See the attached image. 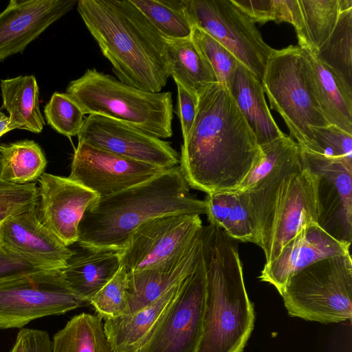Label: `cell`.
<instances>
[{"instance_id": "1", "label": "cell", "mask_w": 352, "mask_h": 352, "mask_svg": "<svg viewBox=\"0 0 352 352\" xmlns=\"http://www.w3.org/2000/svg\"><path fill=\"white\" fill-rule=\"evenodd\" d=\"M194 124L181 146L179 167L189 187L207 195L234 192L262 156L229 90L216 82L197 96Z\"/></svg>"}, {"instance_id": "2", "label": "cell", "mask_w": 352, "mask_h": 352, "mask_svg": "<svg viewBox=\"0 0 352 352\" xmlns=\"http://www.w3.org/2000/svg\"><path fill=\"white\" fill-rule=\"evenodd\" d=\"M77 10L118 80L161 92L170 76L166 39L130 0H79Z\"/></svg>"}, {"instance_id": "3", "label": "cell", "mask_w": 352, "mask_h": 352, "mask_svg": "<svg viewBox=\"0 0 352 352\" xmlns=\"http://www.w3.org/2000/svg\"><path fill=\"white\" fill-rule=\"evenodd\" d=\"M179 166L108 197L85 212L77 243L83 249L122 251L134 232L154 218L206 214V203L190 195Z\"/></svg>"}, {"instance_id": "4", "label": "cell", "mask_w": 352, "mask_h": 352, "mask_svg": "<svg viewBox=\"0 0 352 352\" xmlns=\"http://www.w3.org/2000/svg\"><path fill=\"white\" fill-rule=\"evenodd\" d=\"M206 271L203 334L197 352H243L254 324L235 240L219 227L204 226Z\"/></svg>"}, {"instance_id": "5", "label": "cell", "mask_w": 352, "mask_h": 352, "mask_svg": "<svg viewBox=\"0 0 352 352\" xmlns=\"http://www.w3.org/2000/svg\"><path fill=\"white\" fill-rule=\"evenodd\" d=\"M246 193L265 263L304 228L317 223L316 177L302 161L274 168Z\"/></svg>"}, {"instance_id": "6", "label": "cell", "mask_w": 352, "mask_h": 352, "mask_svg": "<svg viewBox=\"0 0 352 352\" xmlns=\"http://www.w3.org/2000/svg\"><path fill=\"white\" fill-rule=\"evenodd\" d=\"M65 94L85 115L112 118L161 139L173 135L170 91H143L96 69H87L69 82Z\"/></svg>"}, {"instance_id": "7", "label": "cell", "mask_w": 352, "mask_h": 352, "mask_svg": "<svg viewBox=\"0 0 352 352\" xmlns=\"http://www.w3.org/2000/svg\"><path fill=\"white\" fill-rule=\"evenodd\" d=\"M261 85L271 108L283 118L290 136L301 149L309 151L311 128L330 124L314 95L302 49L298 45L274 49L267 59Z\"/></svg>"}, {"instance_id": "8", "label": "cell", "mask_w": 352, "mask_h": 352, "mask_svg": "<svg viewBox=\"0 0 352 352\" xmlns=\"http://www.w3.org/2000/svg\"><path fill=\"white\" fill-rule=\"evenodd\" d=\"M281 296L292 317L322 324L351 321L350 252L318 261L293 274Z\"/></svg>"}, {"instance_id": "9", "label": "cell", "mask_w": 352, "mask_h": 352, "mask_svg": "<svg viewBox=\"0 0 352 352\" xmlns=\"http://www.w3.org/2000/svg\"><path fill=\"white\" fill-rule=\"evenodd\" d=\"M186 8L192 25L219 41L261 82L274 49L247 14L232 0H187Z\"/></svg>"}, {"instance_id": "10", "label": "cell", "mask_w": 352, "mask_h": 352, "mask_svg": "<svg viewBox=\"0 0 352 352\" xmlns=\"http://www.w3.org/2000/svg\"><path fill=\"white\" fill-rule=\"evenodd\" d=\"M87 305L67 286L61 270H43L0 284V329Z\"/></svg>"}, {"instance_id": "11", "label": "cell", "mask_w": 352, "mask_h": 352, "mask_svg": "<svg viewBox=\"0 0 352 352\" xmlns=\"http://www.w3.org/2000/svg\"><path fill=\"white\" fill-rule=\"evenodd\" d=\"M205 297L206 271L201 252L195 268L184 280L176 297L135 352H197L203 334Z\"/></svg>"}, {"instance_id": "12", "label": "cell", "mask_w": 352, "mask_h": 352, "mask_svg": "<svg viewBox=\"0 0 352 352\" xmlns=\"http://www.w3.org/2000/svg\"><path fill=\"white\" fill-rule=\"evenodd\" d=\"M303 165L315 176L317 224L337 241H352V165L305 151Z\"/></svg>"}, {"instance_id": "13", "label": "cell", "mask_w": 352, "mask_h": 352, "mask_svg": "<svg viewBox=\"0 0 352 352\" xmlns=\"http://www.w3.org/2000/svg\"><path fill=\"white\" fill-rule=\"evenodd\" d=\"M203 227L200 215H164L142 224L119 252L121 265L135 272L162 264L178 254Z\"/></svg>"}, {"instance_id": "14", "label": "cell", "mask_w": 352, "mask_h": 352, "mask_svg": "<svg viewBox=\"0 0 352 352\" xmlns=\"http://www.w3.org/2000/svg\"><path fill=\"white\" fill-rule=\"evenodd\" d=\"M77 136L78 141L164 169L179 163L180 155L170 142L126 123L102 116L86 117Z\"/></svg>"}, {"instance_id": "15", "label": "cell", "mask_w": 352, "mask_h": 352, "mask_svg": "<svg viewBox=\"0 0 352 352\" xmlns=\"http://www.w3.org/2000/svg\"><path fill=\"white\" fill-rule=\"evenodd\" d=\"M164 170L78 141L68 177L102 198L146 182Z\"/></svg>"}, {"instance_id": "16", "label": "cell", "mask_w": 352, "mask_h": 352, "mask_svg": "<svg viewBox=\"0 0 352 352\" xmlns=\"http://www.w3.org/2000/svg\"><path fill=\"white\" fill-rule=\"evenodd\" d=\"M38 182L40 221L66 246L77 243L83 214L99 196L69 177L43 173Z\"/></svg>"}, {"instance_id": "17", "label": "cell", "mask_w": 352, "mask_h": 352, "mask_svg": "<svg viewBox=\"0 0 352 352\" xmlns=\"http://www.w3.org/2000/svg\"><path fill=\"white\" fill-rule=\"evenodd\" d=\"M38 203L13 214L0 226V245L47 270H62L75 254L38 216Z\"/></svg>"}, {"instance_id": "18", "label": "cell", "mask_w": 352, "mask_h": 352, "mask_svg": "<svg viewBox=\"0 0 352 352\" xmlns=\"http://www.w3.org/2000/svg\"><path fill=\"white\" fill-rule=\"evenodd\" d=\"M76 0H11L0 13V61L23 52L48 27L69 12Z\"/></svg>"}, {"instance_id": "19", "label": "cell", "mask_w": 352, "mask_h": 352, "mask_svg": "<svg viewBox=\"0 0 352 352\" xmlns=\"http://www.w3.org/2000/svg\"><path fill=\"white\" fill-rule=\"evenodd\" d=\"M204 239V226L192 241L171 259L157 266L127 273V315L151 305L182 283L195 268Z\"/></svg>"}, {"instance_id": "20", "label": "cell", "mask_w": 352, "mask_h": 352, "mask_svg": "<svg viewBox=\"0 0 352 352\" xmlns=\"http://www.w3.org/2000/svg\"><path fill=\"white\" fill-rule=\"evenodd\" d=\"M350 246L317 223L309 224L285 244L274 260L265 264L259 278L272 285L281 296L293 274L318 261L349 253Z\"/></svg>"}, {"instance_id": "21", "label": "cell", "mask_w": 352, "mask_h": 352, "mask_svg": "<svg viewBox=\"0 0 352 352\" xmlns=\"http://www.w3.org/2000/svg\"><path fill=\"white\" fill-rule=\"evenodd\" d=\"M302 51L314 95L325 119L329 124L352 134V88L315 54Z\"/></svg>"}, {"instance_id": "22", "label": "cell", "mask_w": 352, "mask_h": 352, "mask_svg": "<svg viewBox=\"0 0 352 352\" xmlns=\"http://www.w3.org/2000/svg\"><path fill=\"white\" fill-rule=\"evenodd\" d=\"M228 90L259 146L285 134L270 111L261 82L241 63L234 73Z\"/></svg>"}, {"instance_id": "23", "label": "cell", "mask_w": 352, "mask_h": 352, "mask_svg": "<svg viewBox=\"0 0 352 352\" xmlns=\"http://www.w3.org/2000/svg\"><path fill=\"white\" fill-rule=\"evenodd\" d=\"M61 270L72 292L89 305L90 300L114 276L121 266L118 252L84 249Z\"/></svg>"}, {"instance_id": "24", "label": "cell", "mask_w": 352, "mask_h": 352, "mask_svg": "<svg viewBox=\"0 0 352 352\" xmlns=\"http://www.w3.org/2000/svg\"><path fill=\"white\" fill-rule=\"evenodd\" d=\"M183 281L135 314L105 320L104 331L115 352H135L142 345L176 297Z\"/></svg>"}, {"instance_id": "25", "label": "cell", "mask_w": 352, "mask_h": 352, "mask_svg": "<svg viewBox=\"0 0 352 352\" xmlns=\"http://www.w3.org/2000/svg\"><path fill=\"white\" fill-rule=\"evenodd\" d=\"M206 214L210 224L221 228L235 241L259 246L260 236L245 192H220L207 195Z\"/></svg>"}, {"instance_id": "26", "label": "cell", "mask_w": 352, "mask_h": 352, "mask_svg": "<svg viewBox=\"0 0 352 352\" xmlns=\"http://www.w3.org/2000/svg\"><path fill=\"white\" fill-rule=\"evenodd\" d=\"M294 25L298 46L316 54L333 32L340 14L352 8V0H297Z\"/></svg>"}, {"instance_id": "27", "label": "cell", "mask_w": 352, "mask_h": 352, "mask_svg": "<svg viewBox=\"0 0 352 352\" xmlns=\"http://www.w3.org/2000/svg\"><path fill=\"white\" fill-rule=\"evenodd\" d=\"M0 87L2 107L9 113L10 130L41 133L45 124L39 107V87L35 76L1 80Z\"/></svg>"}, {"instance_id": "28", "label": "cell", "mask_w": 352, "mask_h": 352, "mask_svg": "<svg viewBox=\"0 0 352 352\" xmlns=\"http://www.w3.org/2000/svg\"><path fill=\"white\" fill-rule=\"evenodd\" d=\"M166 42L170 75L175 82L197 96L207 86L219 82L191 36Z\"/></svg>"}, {"instance_id": "29", "label": "cell", "mask_w": 352, "mask_h": 352, "mask_svg": "<svg viewBox=\"0 0 352 352\" xmlns=\"http://www.w3.org/2000/svg\"><path fill=\"white\" fill-rule=\"evenodd\" d=\"M102 320L87 313L74 316L53 336L52 352H115Z\"/></svg>"}, {"instance_id": "30", "label": "cell", "mask_w": 352, "mask_h": 352, "mask_svg": "<svg viewBox=\"0 0 352 352\" xmlns=\"http://www.w3.org/2000/svg\"><path fill=\"white\" fill-rule=\"evenodd\" d=\"M47 166L38 143L23 140L0 144V179L23 184L38 179Z\"/></svg>"}, {"instance_id": "31", "label": "cell", "mask_w": 352, "mask_h": 352, "mask_svg": "<svg viewBox=\"0 0 352 352\" xmlns=\"http://www.w3.org/2000/svg\"><path fill=\"white\" fill-rule=\"evenodd\" d=\"M166 40L191 36L192 24L187 0H130Z\"/></svg>"}, {"instance_id": "32", "label": "cell", "mask_w": 352, "mask_h": 352, "mask_svg": "<svg viewBox=\"0 0 352 352\" xmlns=\"http://www.w3.org/2000/svg\"><path fill=\"white\" fill-rule=\"evenodd\" d=\"M315 54L352 88V8L341 12L333 32Z\"/></svg>"}, {"instance_id": "33", "label": "cell", "mask_w": 352, "mask_h": 352, "mask_svg": "<svg viewBox=\"0 0 352 352\" xmlns=\"http://www.w3.org/2000/svg\"><path fill=\"white\" fill-rule=\"evenodd\" d=\"M191 38L211 66L218 82L228 89L241 63L219 41L196 25H192Z\"/></svg>"}, {"instance_id": "34", "label": "cell", "mask_w": 352, "mask_h": 352, "mask_svg": "<svg viewBox=\"0 0 352 352\" xmlns=\"http://www.w3.org/2000/svg\"><path fill=\"white\" fill-rule=\"evenodd\" d=\"M260 147L262 151L261 159L236 191L242 192L250 189L274 167L300 148L297 142L286 134Z\"/></svg>"}, {"instance_id": "35", "label": "cell", "mask_w": 352, "mask_h": 352, "mask_svg": "<svg viewBox=\"0 0 352 352\" xmlns=\"http://www.w3.org/2000/svg\"><path fill=\"white\" fill-rule=\"evenodd\" d=\"M44 113L47 124L69 138L78 135L84 124L82 111L65 94L54 92Z\"/></svg>"}, {"instance_id": "36", "label": "cell", "mask_w": 352, "mask_h": 352, "mask_svg": "<svg viewBox=\"0 0 352 352\" xmlns=\"http://www.w3.org/2000/svg\"><path fill=\"white\" fill-rule=\"evenodd\" d=\"M126 288L127 272L121 265L114 276L90 300L89 305L104 320L127 315Z\"/></svg>"}, {"instance_id": "37", "label": "cell", "mask_w": 352, "mask_h": 352, "mask_svg": "<svg viewBox=\"0 0 352 352\" xmlns=\"http://www.w3.org/2000/svg\"><path fill=\"white\" fill-rule=\"evenodd\" d=\"M311 146L309 151H305L342 160L352 165V134L331 124L311 127Z\"/></svg>"}, {"instance_id": "38", "label": "cell", "mask_w": 352, "mask_h": 352, "mask_svg": "<svg viewBox=\"0 0 352 352\" xmlns=\"http://www.w3.org/2000/svg\"><path fill=\"white\" fill-rule=\"evenodd\" d=\"M254 23H294L297 0H232Z\"/></svg>"}, {"instance_id": "39", "label": "cell", "mask_w": 352, "mask_h": 352, "mask_svg": "<svg viewBox=\"0 0 352 352\" xmlns=\"http://www.w3.org/2000/svg\"><path fill=\"white\" fill-rule=\"evenodd\" d=\"M38 201L36 183L18 184L0 179V226L10 217Z\"/></svg>"}, {"instance_id": "40", "label": "cell", "mask_w": 352, "mask_h": 352, "mask_svg": "<svg viewBox=\"0 0 352 352\" xmlns=\"http://www.w3.org/2000/svg\"><path fill=\"white\" fill-rule=\"evenodd\" d=\"M43 270L0 245V284Z\"/></svg>"}, {"instance_id": "41", "label": "cell", "mask_w": 352, "mask_h": 352, "mask_svg": "<svg viewBox=\"0 0 352 352\" xmlns=\"http://www.w3.org/2000/svg\"><path fill=\"white\" fill-rule=\"evenodd\" d=\"M10 352H52V340L46 331L21 328Z\"/></svg>"}, {"instance_id": "42", "label": "cell", "mask_w": 352, "mask_h": 352, "mask_svg": "<svg viewBox=\"0 0 352 352\" xmlns=\"http://www.w3.org/2000/svg\"><path fill=\"white\" fill-rule=\"evenodd\" d=\"M177 89L178 114L181 123L183 141L190 134L197 114V96L188 91L179 82H175Z\"/></svg>"}, {"instance_id": "43", "label": "cell", "mask_w": 352, "mask_h": 352, "mask_svg": "<svg viewBox=\"0 0 352 352\" xmlns=\"http://www.w3.org/2000/svg\"><path fill=\"white\" fill-rule=\"evenodd\" d=\"M8 124L9 116H6L0 109V137L10 131Z\"/></svg>"}]
</instances>
